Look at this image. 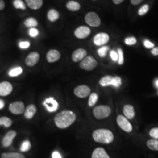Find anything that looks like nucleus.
Here are the masks:
<instances>
[{"label": "nucleus", "mask_w": 158, "mask_h": 158, "mask_svg": "<svg viewBox=\"0 0 158 158\" xmlns=\"http://www.w3.org/2000/svg\"><path fill=\"white\" fill-rule=\"evenodd\" d=\"M76 119V115L71 111H63L55 117V123L57 128L65 129L73 124Z\"/></svg>", "instance_id": "nucleus-1"}, {"label": "nucleus", "mask_w": 158, "mask_h": 158, "mask_svg": "<svg viewBox=\"0 0 158 158\" xmlns=\"http://www.w3.org/2000/svg\"><path fill=\"white\" fill-rule=\"evenodd\" d=\"M93 138L97 142L109 144L114 141L113 132L107 129H98L93 132Z\"/></svg>", "instance_id": "nucleus-2"}, {"label": "nucleus", "mask_w": 158, "mask_h": 158, "mask_svg": "<svg viewBox=\"0 0 158 158\" xmlns=\"http://www.w3.org/2000/svg\"><path fill=\"white\" fill-rule=\"evenodd\" d=\"M111 113V108L107 106H97L93 110V114L96 118L98 119L106 118Z\"/></svg>", "instance_id": "nucleus-3"}, {"label": "nucleus", "mask_w": 158, "mask_h": 158, "mask_svg": "<svg viewBox=\"0 0 158 158\" xmlns=\"http://www.w3.org/2000/svg\"><path fill=\"white\" fill-rule=\"evenodd\" d=\"M97 66V62L96 59L91 56L85 57L83 60L80 63V67L82 69L91 71L96 68Z\"/></svg>", "instance_id": "nucleus-4"}, {"label": "nucleus", "mask_w": 158, "mask_h": 158, "mask_svg": "<svg viewBox=\"0 0 158 158\" xmlns=\"http://www.w3.org/2000/svg\"><path fill=\"white\" fill-rule=\"evenodd\" d=\"M85 21L88 25L93 27H98L101 25L100 17L94 12H90L86 14Z\"/></svg>", "instance_id": "nucleus-5"}, {"label": "nucleus", "mask_w": 158, "mask_h": 158, "mask_svg": "<svg viewBox=\"0 0 158 158\" xmlns=\"http://www.w3.org/2000/svg\"><path fill=\"white\" fill-rule=\"evenodd\" d=\"M90 89L85 85H80L76 87L74 90V93L79 98L87 97L90 94Z\"/></svg>", "instance_id": "nucleus-6"}, {"label": "nucleus", "mask_w": 158, "mask_h": 158, "mask_svg": "<svg viewBox=\"0 0 158 158\" xmlns=\"http://www.w3.org/2000/svg\"><path fill=\"white\" fill-rule=\"evenodd\" d=\"M43 104L45 107L46 110L51 113L55 112L59 107L58 102L53 97H49L46 98Z\"/></svg>", "instance_id": "nucleus-7"}, {"label": "nucleus", "mask_w": 158, "mask_h": 158, "mask_svg": "<svg viewBox=\"0 0 158 158\" xmlns=\"http://www.w3.org/2000/svg\"><path fill=\"white\" fill-rule=\"evenodd\" d=\"M117 123L119 127L125 132H130L132 131V126L127 118L123 115H119L117 117Z\"/></svg>", "instance_id": "nucleus-8"}, {"label": "nucleus", "mask_w": 158, "mask_h": 158, "mask_svg": "<svg viewBox=\"0 0 158 158\" xmlns=\"http://www.w3.org/2000/svg\"><path fill=\"white\" fill-rule=\"evenodd\" d=\"M9 110L12 114L15 115H19L24 112L25 106L23 102H14L10 105Z\"/></svg>", "instance_id": "nucleus-9"}, {"label": "nucleus", "mask_w": 158, "mask_h": 158, "mask_svg": "<svg viewBox=\"0 0 158 158\" xmlns=\"http://www.w3.org/2000/svg\"><path fill=\"white\" fill-rule=\"evenodd\" d=\"M91 30L87 27L81 26L76 29L74 31V35L77 38L85 39L89 36L90 34Z\"/></svg>", "instance_id": "nucleus-10"}, {"label": "nucleus", "mask_w": 158, "mask_h": 158, "mask_svg": "<svg viewBox=\"0 0 158 158\" xmlns=\"http://www.w3.org/2000/svg\"><path fill=\"white\" fill-rule=\"evenodd\" d=\"M110 40L109 35L106 33H99L97 34L94 38L93 42L97 46H102L107 44Z\"/></svg>", "instance_id": "nucleus-11"}, {"label": "nucleus", "mask_w": 158, "mask_h": 158, "mask_svg": "<svg viewBox=\"0 0 158 158\" xmlns=\"http://www.w3.org/2000/svg\"><path fill=\"white\" fill-rule=\"evenodd\" d=\"M40 54L36 52L31 53L25 59L26 64L31 67L34 66L40 60Z\"/></svg>", "instance_id": "nucleus-12"}, {"label": "nucleus", "mask_w": 158, "mask_h": 158, "mask_svg": "<svg viewBox=\"0 0 158 158\" xmlns=\"http://www.w3.org/2000/svg\"><path fill=\"white\" fill-rule=\"evenodd\" d=\"M16 136L17 132L15 131L11 130L8 131L2 139V145L4 147H10V145H11L13 140Z\"/></svg>", "instance_id": "nucleus-13"}, {"label": "nucleus", "mask_w": 158, "mask_h": 158, "mask_svg": "<svg viewBox=\"0 0 158 158\" xmlns=\"http://www.w3.org/2000/svg\"><path fill=\"white\" fill-rule=\"evenodd\" d=\"M13 90L12 85L8 81H3L0 83V96H8Z\"/></svg>", "instance_id": "nucleus-14"}, {"label": "nucleus", "mask_w": 158, "mask_h": 158, "mask_svg": "<svg viewBox=\"0 0 158 158\" xmlns=\"http://www.w3.org/2000/svg\"><path fill=\"white\" fill-rule=\"evenodd\" d=\"M87 56V52L84 49L80 48L74 52L72 56V59L74 62H78L83 60Z\"/></svg>", "instance_id": "nucleus-15"}, {"label": "nucleus", "mask_w": 158, "mask_h": 158, "mask_svg": "<svg viewBox=\"0 0 158 158\" xmlns=\"http://www.w3.org/2000/svg\"><path fill=\"white\" fill-rule=\"evenodd\" d=\"M60 58V53L59 51L52 49L49 51L46 55V59L49 63L56 62Z\"/></svg>", "instance_id": "nucleus-16"}, {"label": "nucleus", "mask_w": 158, "mask_h": 158, "mask_svg": "<svg viewBox=\"0 0 158 158\" xmlns=\"http://www.w3.org/2000/svg\"><path fill=\"white\" fill-rule=\"evenodd\" d=\"M91 158H110L102 148H97L92 153Z\"/></svg>", "instance_id": "nucleus-17"}, {"label": "nucleus", "mask_w": 158, "mask_h": 158, "mask_svg": "<svg viewBox=\"0 0 158 158\" xmlns=\"http://www.w3.org/2000/svg\"><path fill=\"white\" fill-rule=\"evenodd\" d=\"M37 108L34 104H30L26 108L25 111V117L27 119H32L36 113Z\"/></svg>", "instance_id": "nucleus-18"}, {"label": "nucleus", "mask_w": 158, "mask_h": 158, "mask_svg": "<svg viewBox=\"0 0 158 158\" xmlns=\"http://www.w3.org/2000/svg\"><path fill=\"white\" fill-rule=\"evenodd\" d=\"M123 113L126 118L128 119H132L135 115L134 111V108L131 105H125L123 110Z\"/></svg>", "instance_id": "nucleus-19"}, {"label": "nucleus", "mask_w": 158, "mask_h": 158, "mask_svg": "<svg viewBox=\"0 0 158 158\" xmlns=\"http://www.w3.org/2000/svg\"><path fill=\"white\" fill-rule=\"evenodd\" d=\"M27 4L31 9L38 10L43 5V0H25Z\"/></svg>", "instance_id": "nucleus-20"}, {"label": "nucleus", "mask_w": 158, "mask_h": 158, "mask_svg": "<svg viewBox=\"0 0 158 158\" xmlns=\"http://www.w3.org/2000/svg\"><path fill=\"white\" fill-rule=\"evenodd\" d=\"M66 7L69 10L71 11H77L80 9L81 6L78 2L74 1H70L67 3Z\"/></svg>", "instance_id": "nucleus-21"}, {"label": "nucleus", "mask_w": 158, "mask_h": 158, "mask_svg": "<svg viewBox=\"0 0 158 158\" xmlns=\"http://www.w3.org/2000/svg\"><path fill=\"white\" fill-rule=\"evenodd\" d=\"M59 13L56 10L52 9L48 13V19L51 22H55L59 18Z\"/></svg>", "instance_id": "nucleus-22"}, {"label": "nucleus", "mask_w": 158, "mask_h": 158, "mask_svg": "<svg viewBox=\"0 0 158 158\" xmlns=\"http://www.w3.org/2000/svg\"><path fill=\"white\" fill-rule=\"evenodd\" d=\"M113 77L110 75L106 76L100 80L99 83L102 87H106L111 85V81Z\"/></svg>", "instance_id": "nucleus-23"}, {"label": "nucleus", "mask_w": 158, "mask_h": 158, "mask_svg": "<svg viewBox=\"0 0 158 158\" xmlns=\"http://www.w3.org/2000/svg\"><path fill=\"white\" fill-rule=\"evenodd\" d=\"M1 158H25L23 154L17 152L4 153Z\"/></svg>", "instance_id": "nucleus-24"}, {"label": "nucleus", "mask_w": 158, "mask_h": 158, "mask_svg": "<svg viewBox=\"0 0 158 158\" xmlns=\"http://www.w3.org/2000/svg\"><path fill=\"white\" fill-rule=\"evenodd\" d=\"M24 24L27 27H28V28L36 27L38 25V21L35 18L31 17V18H28L25 21Z\"/></svg>", "instance_id": "nucleus-25"}, {"label": "nucleus", "mask_w": 158, "mask_h": 158, "mask_svg": "<svg viewBox=\"0 0 158 158\" xmlns=\"http://www.w3.org/2000/svg\"><path fill=\"white\" fill-rule=\"evenodd\" d=\"M147 147L151 150L158 151V140L150 139L147 141Z\"/></svg>", "instance_id": "nucleus-26"}, {"label": "nucleus", "mask_w": 158, "mask_h": 158, "mask_svg": "<svg viewBox=\"0 0 158 158\" xmlns=\"http://www.w3.org/2000/svg\"><path fill=\"white\" fill-rule=\"evenodd\" d=\"M12 122L10 118L6 117H0V125H4L6 128H8L11 126Z\"/></svg>", "instance_id": "nucleus-27"}, {"label": "nucleus", "mask_w": 158, "mask_h": 158, "mask_svg": "<svg viewBox=\"0 0 158 158\" xmlns=\"http://www.w3.org/2000/svg\"><path fill=\"white\" fill-rule=\"evenodd\" d=\"M23 73V69L21 67H17L11 69L9 72V75L11 77H16Z\"/></svg>", "instance_id": "nucleus-28"}, {"label": "nucleus", "mask_w": 158, "mask_h": 158, "mask_svg": "<svg viewBox=\"0 0 158 158\" xmlns=\"http://www.w3.org/2000/svg\"><path fill=\"white\" fill-rule=\"evenodd\" d=\"M13 5L16 9H26V6L22 0H14L13 1Z\"/></svg>", "instance_id": "nucleus-29"}, {"label": "nucleus", "mask_w": 158, "mask_h": 158, "mask_svg": "<svg viewBox=\"0 0 158 158\" xmlns=\"http://www.w3.org/2000/svg\"><path fill=\"white\" fill-rule=\"evenodd\" d=\"M98 100V95L97 93H93L90 94L89 100V106L92 107L96 104V102Z\"/></svg>", "instance_id": "nucleus-30"}, {"label": "nucleus", "mask_w": 158, "mask_h": 158, "mask_svg": "<svg viewBox=\"0 0 158 158\" xmlns=\"http://www.w3.org/2000/svg\"><path fill=\"white\" fill-rule=\"evenodd\" d=\"M31 148V143L29 141H25L23 142L21 146V151L22 152H27Z\"/></svg>", "instance_id": "nucleus-31"}, {"label": "nucleus", "mask_w": 158, "mask_h": 158, "mask_svg": "<svg viewBox=\"0 0 158 158\" xmlns=\"http://www.w3.org/2000/svg\"><path fill=\"white\" fill-rule=\"evenodd\" d=\"M108 50H109V48L108 46H103L98 49L97 51L98 55L101 57H104L106 56Z\"/></svg>", "instance_id": "nucleus-32"}, {"label": "nucleus", "mask_w": 158, "mask_h": 158, "mask_svg": "<svg viewBox=\"0 0 158 158\" xmlns=\"http://www.w3.org/2000/svg\"><path fill=\"white\" fill-rule=\"evenodd\" d=\"M121 83H122V81H121V79L119 77L116 76L113 77L112 79L111 85L115 87H119L121 85Z\"/></svg>", "instance_id": "nucleus-33"}, {"label": "nucleus", "mask_w": 158, "mask_h": 158, "mask_svg": "<svg viewBox=\"0 0 158 158\" xmlns=\"http://www.w3.org/2000/svg\"><path fill=\"white\" fill-rule=\"evenodd\" d=\"M149 10V6H148V4H145L144 6H142L141 8L138 11V14L140 16H142L144 15L145 14H146L147 12H148Z\"/></svg>", "instance_id": "nucleus-34"}, {"label": "nucleus", "mask_w": 158, "mask_h": 158, "mask_svg": "<svg viewBox=\"0 0 158 158\" xmlns=\"http://www.w3.org/2000/svg\"><path fill=\"white\" fill-rule=\"evenodd\" d=\"M125 43L127 45H133L136 43V40L135 37H128L125 40Z\"/></svg>", "instance_id": "nucleus-35"}, {"label": "nucleus", "mask_w": 158, "mask_h": 158, "mask_svg": "<svg viewBox=\"0 0 158 158\" xmlns=\"http://www.w3.org/2000/svg\"><path fill=\"white\" fill-rule=\"evenodd\" d=\"M118 64L121 65L124 63V53L122 51V49H118Z\"/></svg>", "instance_id": "nucleus-36"}, {"label": "nucleus", "mask_w": 158, "mask_h": 158, "mask_svg": "<svg viewBox=\"0 0 158 158\" xmlns=\"http://www.w3.org/2000/svg\"><path fill=\"white\" fill-rule=\"evenodd\" d=\"M149 135L155 139H158V128H154L149 131Z\"/></svg>", "instance_id": "nucleus-37"}, {"label": "nucleus", "mask_w": 158, "mask_h": 158, "mask_svg": "<svg viewBox=\"0 0 158 158\" xmlns=\"http://www.w3.org/2000/svg\"><path fill=\"white\" fill-rule=\"evenodd\" d=\"M29 34L31 36H32V38H35V37H36L39 35V31L37 29L32 28L30 29Z\"/></svg>", "instance_id": "nucleus-38"}, {"label": "nucleus", "mask_w": 158, "mask_h": 158, "mask_svg": "<svg viewBox=\"0 0 158 158\" xmlns=\"http://www.w3.org/2000/svg\"><path fill=\"white\" fill-rule=\"evenodd\" d=\"M110 56L113 59V61L117 62L118 60V53L115 51H111L110 52Z\"/></svg>", "instance_id": "nucleus-39"}, {"label": "nucleus", "mask_w": 158, "mask_h": 158, "mask_svg": "<svg viewBox=\"0 0 158 158\" xmlns=\"http://www.w3.org/2000/svg\"><path fill=\"white\" fill-rule=\"evenodd\" d=\"M19 46L21 49H27L30 46V43L28 41L21 42L19 44Z\"/></svg>", "instance_id": "nucleus-40"}, {"label": "nucleus", "mask_w": 158, "mask_h": 158, "mask_svg": "<svg viewBox=\"0 0 158 158\" xmlns=\"http://www.w3.org/2000/svg\"><path fill=\"white\" fill-rule=\"evenodd\" d=\"M143 44L147 49H152V48L153 49L155 46V45L148 40H145L143 42Z\"/></svg>", "instance_id": "nucleus-41"}, {"label": "nucleus", "mask_w": 158, "mask_h": 158, "mask_svg": "<svg viewBox=\"0 0 158 158\" xmlns=\"http://www.w3.org/2000/svg\"><path fill=\"white\" fill-rule=\"evenodd\" d=\"M52 158H62L60 153L57 151H55L52 153Z\"/></svg>", "instance_id": "nucleus-42"}, {"label": "nucleus", "mask_w": 158, "mask_h": 158, "mask_svg": "<svg viewBox=\"0 0 158 158\" xmlns=\"http://www.w3.org/2000/svg\"><path fill=\"white\" fill-rule=\"evenodd\" d=\"M151 53L154 56H158V47L157 48H153L152 51H151Z\"/></svg>", "instance_id": "nucleus-43"}, {"label": "nucleus", "mask_w": 158, "mask_h": 158, "mask_svg": "<svg viewBox=\"0 0 158 158\" xmlns=\"http://www.w3.org/2000/svg\"><path fill=\"white\" fill-rule=\"evenodd\" d=\"M5 2L3 0H0V11L3 10L5 8Z\"/></svg>", "instance_id": "nucleus-44"}, {"label": "nucleus", "mask_w": 158, "mask_h": 158, "mask_svg": "<svg viewBox=\"0 0 158 158\" xmlns=\"http://www.w3.org/2000/svg\"><path fill=\"white\" fill-rule=\"evenodd\" d=\"M143 0H131V2L132 5H138L140 4Z\"/></svg>", "instance_id": "nucleus-45"}, {"label": "nucleus", "mask_w": 158, "mask_h": 158, "mask_svg": "<svg viewBox=\"0 0 158 158\" xmlns=\"http://www.w3.org/2000/svg\"><path fill=\"white\" fill-rule=\"evenodd\" d=\"M124 0H113V2L115 4H119L121 2H123Z\"/></svg>", "instance_id": "nucleus-46"}, {"label": "nucleus", "mask_w": 158, "mask_h": 158, "mask_svg": "<svg viewBox=\"0 0 158 158\" xmlns=\"http://www.w3.org/2000/svg\"><path fill=\"white\" fill-rule=\"evenodd\" d=\"M4 107V102L2 100H0V110Z\"/></svg>", "instance_id": "nucleus-47"}, {"label": "nucleus", "mask_w": 158, "mask_h": 158, "mask_svg": "<svg viewBox=\"0 0 158 158\" xmlns=\"http://www.w3.org/2000/svg\"><path fill=\"white\" fill-rule=\"evenodd\" d=\"M155 84H156V85L158 87V80H157L156 81V82H155Z\"/></svg>", "instance_id": "nucleus-48"}]
</instances>
